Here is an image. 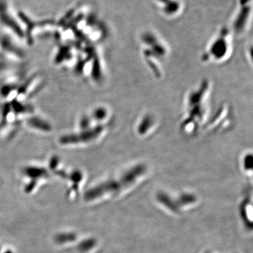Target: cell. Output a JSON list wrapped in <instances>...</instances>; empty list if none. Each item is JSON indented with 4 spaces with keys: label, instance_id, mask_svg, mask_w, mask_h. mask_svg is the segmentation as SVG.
Wrapping results in <instances>:
<instances>
[{
    "label": "cell",
    "instance_id": "6da1fadb",
    "mask_svg": "<svg viewBox=\"0 0 253 253\" xmlns=\"http://www.w3.org/2000/svg\"><path fill=\"white\" fill-rule=\"evenodd\" d=\"M150 175L149 166L144 162L128 165L89 190V200L96 203L116 201L139 189Z\"/></svg>",
    "mask_w": 253,
    "mask_h": 253
},
{
    "label": "cell",
    "instance_id": "3957f363",
    "mask_svg": "<svg viewBox=\"0 0 253 253\" xmlns=\"http://www.w3.org/2000/svg\"><path fill=\"white\" fill-rule=\"evenodd\" d=\"M154 201L166 214L179 217L197 209L201 204V198L197 193L191 190L173 192L161 189L154 194Z\"/></svg>",
    "mask_w": 253,
    "mask_h": 253
},
{
    "label": "cell",
    "instance_id": "8992f818",
    "mask_svg": "<svg viewBox=\"0 0 253 253\" xmlns=\"http://www.w3.org/2000/svg\"><path fill=\"white\" fill-rule=\"evenodd\" d=\"M109 125H94L85 128L76 129L71 134L61 136L60 143L68 146H84L96 144L107 134Z\"/></svg>",
    "mask_w": 253,
    "mask_h": 253
},
{
    "label": "cell",
    "instance_id": "8fae6325",
    "mask_svg": "<svg viewBox=\"0 0 253 253\" xmlns=\"http://www.w3.org/2000/svg\"><path fill=\"white\" fill-rule=\"evenodd\" d=\"M241 168L243 174L252 181L253 174V156L252 151L245 153L241 159Z\"/></svg>",
    "mask_w": 253,
    "mask_h": 253
},
{
    "label": "cell",
    "instance_id": "30bf717a",
    "mask_svg": "<svg viewBox=\"0 0 253 253\" xmlns=\"http://www.w3.org/2000/svg\"><path fill=\"white\" fill-rule=\"evenodd\" d=\"M161 12L169 18L179 16L182 9L181 0H155Z\"/></svg>",
    "mask_w": 253,
    "mask_h": 253
},
{
    "label": "cell",
    "instance_id": "52a82bcc",
    "mask_svg": "<svg viewBox=\"0 0 253 253\" xmlns=\"http://www.w3.org/2000/svg\"><path fill=\"white\" fill-rule=\"evenodd\" d=\"M252 18V1L240 0L239 8L233 21L232 33L241 36L248 31Z\"/></svg>",
    "mask_w": 253,
    "mask_h": 253
},
{
    "label": "cell",
    "instance_id": "4fadbf2b",
    "mask_svg": "<svg viewBox=\"0 0 253 253\" xmlns=\"http://www.w3.org/2000/svg\"></svg>",
    "mask_w": 253,
    "mask_h": 253
},
{
    "label": "cell",
    "instance_id": "9c48e42d",
    "mask_svg": "<svg viewBox=\"0 0 253 253\" xmlns=\"http://www.w3.org/2000/svg\"><path fill=\"white\" fill-rule=\"evenodd\" d=\"M158 120L152 113H145L138 121L136 126V133L141 137L153 134L157 129Z\"/></svg>",
    "mask_w": 253,
    "mask_h": 253
},
{
    "label": "cell",
    "instance_id": "7c38bea8",
    "mask_svg": "<svg viewBox=\"0 0 253 253\" xmlns=\"http://www.w3.org/2000/svg\"><path fill=\"white\" fill-rule=\"evenodd\" d=\"M202 253H223L221 252H219L217 251H214V250H206V251H204Z\"/></svg>",
    "mask_w": 253,
    "mask_h": 253
},
{
    "label": "cell",
    "instance_id": "7a4b0ae2",
    "mask_svg": "<svg viewBox=\"0 0 253 253\" xmlns=\"http://www.w3.org/2000/svg\"><path fill=\"white\" fill-rule=\"evenodd\" d=\"M211 82L203 80L186 96L184 116L180 129L186 135H195L208 122Z\"/></svg>",
    "mask_w": 253,
    "mask_h": 253
},
{
    "label": "cell",
    "instance_id": "ba28073f",
    "mask_svg": "<svg viewBox=\"0 0 253 253\" xmlns=\"http://www.w3.org/2000/svg\"><path fill=\"white\" fill-rule=\"evenodd\" d=\"M253 190L251 188L245 194L244 199L241 200L239 206V214L240 219L243 226L248 232L253 231Z\"/></svg>",
    "mask_w": 253,
    "mask_h": 253
},
{
    "label": "cell",
    "instance_id": "5b68a950",
    "mask_svg": "<svg viewBox=\"0 0 253 253\" xmlns=\"http://www.w3.org/2000/svg\"><path fill=\"white\" fill-rule=\"evenodd\" d=\"M232 34L230 28H221L203 53V62L221 63L228 61L233 51Z\"/></svg>",
    "mask_w": 253,
    "mask_h": 253
},
{
    "label": "cell",
    "instance_id": "277c9868",
    "mask_svg": "<svg viewBox=\"0 0 253 253\" xmlns=\"http://www.w3.org/2000/svg\"><path fill=\"white\" fill-rule=\"evenodd\" d=\"M142 56L146 66L156 77H161L163 63L169 55V48L156 33L147 31L141 37Z\"/></svg>",
    "mask_w": 253,
    "mask_h": 253
}]
</instances>
